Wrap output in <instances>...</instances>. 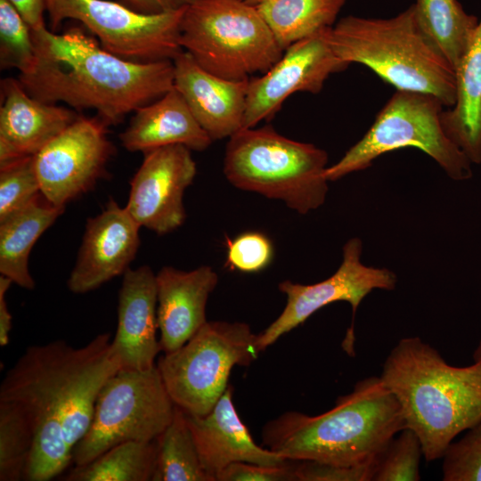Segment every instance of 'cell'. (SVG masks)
Listing matches in <instances>:
<instances>
[{
  "instance_id": "obj_1",
  "label": "cell",
  "mask_w": 481,
  "mask_h": 481,
  "mask_svg": "<svg viewBox=\"0 0 481 481\" xmlns=\"http://www.w3.org/2000/svg\"><path fill=\"white\" fill-rule=\"evenodd\" d=\"M111 340L105 332L80 347L64 340L33 345L4 376L0 401L18 404L34 432L25 480L48 481L72 463L102 387L121 369Z\"/></svg>"
},
{
  "instance_id": "obj_2",
  "label": "cell",
  "mask_w": 481,
  "mask_h": 481,
  "mask_svg": "<svg viewBox=\"0 0 481 481\" xmlns=\"http://www.w3.org/2000/svg\"><path fill=\"white\" fill-rule=\"evenodd\" d=\"M31 29L36 61L18 79L38 101L65 102L77 110L94 109L108 126H116L174 88L172 60L136 62L120 58L80 27L61 34L45 26Z\"/></svg>"
},
{
  "instance_id": "obj_3",
  "label": "cell",
  "mask_w": 481,
  "mask_h": 481,
  "mask_svg": "<svg viewBox=\"0 0 481 481\" xmlns=\"http://www.w3.org/2000/svg\"><path fill=\"white\" fill-rule=\"evenodd\" d=\"M398 402L405 428L419 437L427 461L441 459L462 432L481 421V363H447L418 337L398 341L379 376Z\"/></svg>"
},
{
  "instance_id": "obj_4",
  "label": "cell",
  "mask_w": 481,
  "mask_h": 481,
  "mask_svg": "<svg viewBox=\"0 0 481 481\" xmlns=\"http://www.w3.org/2000/svg\"><path fill=\"white\" fill-rule=\"evenodd\" d=\"M405 428L398 402L379 377L358 381L330 410L282 413L262 430L264 444L288 461L353 466L372 462Z\"/></svg>"
},
{
  "instance_id": "obj_5",
  "label": "cell",
  "mask_w": 481,
  "mask_h": 481,
  "mask_svg": "<svg viewBox=\"0 0 481 481\" xmlns=\"http://www.w3.org/2000/svg\"><path fill=\"white\" fill-rule=\"evenodd\" d=\"M329 40L342 61L368 67L396 90L454 104L455 71L420 28L412 4L387 19L346 16L330 29Z\"/></svg>"
},
{
  "instance_id": "obj_6",
  "label": "cell",
  "mask_w": 481,
  "mask_h": 481,
  "mask_svg": "<svg viewBox=\"0 0 481 481\" xmlns=\"http://www.w3.org/2000/svg\"><path fill=\"white\" fill-rule=\"evenodd\" d=\"M327 163L324 150L285 137L271 126H255L229 138L224 174L238 189L281 200L306 214L325 201Z\"/></svg>"
},
{
  "instance_id": "obj_7",
  "label": "cell",
  "mask_w": 481,
  "mask_h": 481,
  "mask_svg": "<svg viewBox=\"0 0 481 481\" xmlns=\"http://www.w3.org/2000/svg\"><path fill=\"white\" fill-rule=\"evenodd\" d=\"M180 44L207 71L230 80L266 72L283 54L255 5L194 0L184 10Z\"/></svg>"
},
{
  "instance_id": "obj_8",
  "label": "cell",
  "mask_w": 481,
  "mask_h": 481,
  "mask_svg": "<svg viewBox=\"0 0 481 481\" xmlns=\"http://www.w3.org/2000/svg\"><path fill=\"white\" fill-rule=\"evenodd\" d=\"M444 108L432 94L396 90L365 135L338 162L326 168V178L336 181L368 168L387 152L412 147L432 158L450 178L469 179L472 163L442 127Z\"/></svg>"
},
{
  "instance_id": "obj_9",
  "label": "cell",
  "mask_w": 481,
  "mask_h": 481,
  "mask_svg": "<svg viewBox=\"0 0 481 481\" xmlns=\"http://www.w3.org/2000/svg\"><path fill=\"white\" fill-rule=\"evenodd\" d=\"M259 353L257 335L249 324L208 321L156 365L175 405L189 415L204 416L228 387L232 368L249 365Z\"/></svg>"
},
{
  "instance_id": "obj_10",
  "label": "cell",
  "mask_w": 481,
  "mask_h": 481,
  "mask_svg": "<svg viewBox=\"0 0 481 481\" xmlns=\"http://www.w3.org/2000/svg\"><path fill=\"white\" fill-rule=\"evenodd\" d=\"M174 412L157 365L144 371L120 369L102 387L90 427L73 450L72 463L87 464L121 443L158 439Z\"/></svg>"
},
{
  "instance_id": "obj_11",
  "label": "cell",
  "mask_w": 481,
  "mask_h": 481,
  "mask_svg": "<svg viewBox=\"0 0 481 481\" xmlns=\"http://www.w3.org/2000/svg\"><path fill=\"white\" fill-rule=\"evenodd\" d=\"M183 9L143 14L108 0H47L53 31L66 19L79 21L108 52L128 61L174 60L183 51L180 24Z\"/></svg>"
},
{
  "instance_id": "obj_12",
  "label": "cell",
  "mask_w": 481,
  "mask_h": 481,
  "mask_svg": "<svg viewBox=\"0 0 481 481\" xmlns=\"http://www.w3.org/2000/svg\"><path fill=\"white\" fill-rule=\"evenodd\" d=\"M108 126L98 116L79 115L35 155L41 193L49 202L65 207L107 175L115 153Z\"/></svg>"
},
{
  "instance_id": "obj_13",
  "label": "cell",
  "mask_w": 481,
  "mask_h": 481,
  "mask_svg": "<svg viewBox=\"0 0 481 481\" xmlns=\"http://www.w3.org/2000/svg\"><path fill=\"white\" fill-rule=\"evenodd\" d=\"M362 251V240L352 238L343 247V259L339 267L329 278L313 284L281 281L279 289L287 297L286 306L281 314L257 334L259 351L266 349L327 305L337 301L347 302L355 315L361 302L372 290L394 289L395 274L387 268L363 264Z\"/></svg>"
},
{
  "instance_id": "obj_14",
  "label": "cell",
  "mask_w": 481,
  "mask_h": 481,
  "mask_svg": "<svg viewBox=\"0 0 481 481\" xmlns=\"http://www.w3.org/2000/svg\"><path fill=\"white\" fill-rule=\"evenodd\" d=\"M330 28L293 43L266 72L249 78L242 128L270 120L295 93H320L330 75L349 66L330 45Z\"/></svg>"
},
{
  "instance_id": "obj_15",
  "label": "cell",
  "mask_w": 481,
  "mask_h": 481,
  "mask_svg": "<svg viewBox=\"0 0 481 481\" xmlns=\"http://www.w3.org/2000/svg\"><path fill=\"white\" fill-rule=\"evenodd\" d=\"M196 173L191 150L183 145L144 151L126 209L141 227L159 235L173 232L185 220L183 194Z\"/></svg>"
},
{
  "instance_id": "obj_16",
  "label": "cell",
  "mask_w": 481,
  "mask_h": 481,
  "mask_svg": "<svg viewBox=\"0 0 481 481\" xmlns=\"http://www.w3.org/2000/svg\"><path fill=\"white\" fill-rule=\"evenodd\" d=\"M140 228L125 207L110 199L99 215L87 219L68 289L84 294L124 274L138 251Z\"/></svg>"
},
{
  "instance_id": "obj_17",
  "label": "cell",
  "mask_w": 481,
  "mask_h": 481,
  "mask_svg": "<svg viewBox=\"0 0 481 481\" xmlns=\"http://www.w3.org/2000/svg\"><path fill=\"white\" fill-rule=\"evenodd\" d=\"M157 281L150 266L128 268L118 301V325L111 340L121 369L144 371L156 366L161 346L157 339Z\"/></svg>"
},
{
  "instance_id": "obj_18",
  "label": "cell",
  "mask_w": 481,
  "mask_h": 481,
  "mask_svg": "<svg viewBox=\"0 0 481 481\" xmlns=\"http://www.w3.org/2000/svg\"><path fill=\"white\" fill-rule=\"evenodd\" d=\"M174 87L212 141L230 138L242 128L249 80H230L200 67L183 50L173 60Z\"/></svg>"
},
{
  "instance_id": "obj_19",
  "label": "cell",
  "mask_w": 481,
  "mask_h": 481,
  "mask_svg": "<svg viewBox=\"0 0 481 481\" xmlns=\"http://www.w3.org/2000/svg\"><path fill=\"white\" fill-rule=\"evenodd\" d=\"M228 386L211 411L204 416L186 413L202 466L211 478L234 462L281 466L290 462L268 448L256 444L240 420Z\"/></svg>"
},
{
  "instance_id": "obj_20",
  "label": "cell",
  "mask_w": 481,
  "mask_h": 481,
  "mask_svg": "<svg viewBox=\"0 0 481 481\" xmlns=\"http://www.w3.org/2000/svg\"><path fill=\"white\" fill-rule=\"evenodd\" d=\"M79 114L32 97L19 79L1 81L0 163L34 156Z\"/></svg>"
},
{
  "instance_id": "obj_21",
  "label": "cell",
  "mask_w": 481,
  "mask_h": 481,
  "mask_svg": "<svg viewBox=\"0 0 481 481\" xmlns=\"http://www.w3.org/2000/svg\"><path fill=\"white\" fill-rule=\"evenodd\" d=\"M159 343L170 353L186 343L208 321L206 307L218 282L208 265L192 271L162 267L156 274Z\"/></svg>"
},
{
  "instance_id": "obj_22",
  "label": "cell",
  "mask_w": 481,
  "mask_h": 481,
  "mask_svg": "<svg viewBox=\"0 0 481 481\" xmlns=\"http://www.w3.org/2000/svg\"><path fill=\"white\" fill-rule=\"evenodd\" d=\"M119 140L127 151L143 153L168 145L201 151L213 142L175 87L137 109Z\"/></svg>"
},
{
  "instance_id": "obj_23",
  "label": "cell",
  "mask_w": 481,
  "mask_h": 481,
  "mask_svg": "<svg viewBox=\"0 0 481 481\" xmlns=\"http://www.w3.org/2000/svg\"><path fill=\"white\" fill-rule=\"evenodd\" d=\"M455 102L443 110L442 127L472 164H481V20L455 69Z\"/></svg>"
},
{
  "instance_id": "obj_24",
  "label": "cell",
  "mask_w": 481,
  "mask_h": 481,
  "mask_svg": "<svg viewBox=\"0 0 481 481\" xmlns=\"http://www.w3.org/2000/svg\"><path fill=\"white\" fill-rule=\"evenodd\" d=\"M65 207L49 202L42 193L20 210L0 223V273L26 289H34L29 271L30 251Z\"/></svg>"
},
{
  "instance_id": "obj_25",
  "label": "cell",
  "mask_w": 481,
  "mask_h": 481,
  "mask_svg": "<svg viewBox=\"0 0 481 481\" xmlns=\"http://www.w3.org/2000/svg\"><path fill=\"white\" fill-rule=\"evenodd\" d=\"M412 6L420 28L455 71L479 20L457 0H416Z\"/></svg>"
},
{
  "instance_id": "obj_26",
  "label": "cell",
  "mask_w": 481,
  "mask_h": 481,
  "mask_svg": "<svg viewBox=\"0 0 481 481\" xmlns=\"http://www.w3.org/2000/svg\"><path fill=\"white\" fill-rule=\"evenodd\" d=\"M346 0H261L256 5L284 51L293 43L334 26Z\"/></svg>"
},
{
  "instance_id": "obj_27",
  "label": "cell",
  "mask_w": 481,
  "mask_h": 481,
  "mask_svg": "<svg viewBox=\"0 0 481 481\" xmlns=\"http://www.w3.org/2000/svg\"><path fill=\"white\" fill-rule=\"evenodd\" d=\"M159 438L150 442L118 444L87 464L75 466L66 481H152Z\"/></svg>"
},
{
  "instance_id": "obj_28",
  "label": "cell",
  "mask_w": 481,
  "mask_h": 481,
  "mask_svg": "<svg viewBox=\"0 0 481 481\" xmlns=\"http://www.w3.org/2000/svg\"><path fill=\"white\" fill-rule=\"evenodd\" d=\"M152 481H212L202 466L186 413L176 405L171 422L159 437Z\"/></svg>"
},
{
  "instance_id": "obj_29",
  "label": "cell",
  "mask_w": 481,
  "mask_h": 481,
  "mask_svg": "<svg viewBox=\"0 0 481 481\" xmlns=\"http://www.w3.org/2000/svg\"><path fill=\"white\" fill-rule=\"evenodd\" d=\"M34 446L29 418L16 404L0 401V480H25Z\"/></svg>"
},
{
  "instance_id": "obj_30",
  "label": "cell",
  "mask_w": 481,
  "mask_h": 481,
  "mask_svg": "<svg viewBox=\"0 0 481 481\" xmlns=\"http://www.w3.org/2000/svg\"><path fill=\"white\" fill-rule=\"evenodd\" d=\"M424 457L419 437L405 428L376 456L371 481L420 480V459Z\"/></svg>"
},
{
  "instance_id": "obj_31",
  "label": "cell",
  "mask_w": 481,
  "mask_h": 481,
  "mask_svg": "<svg viewBox=\"0 0 481 481\" xmlns=\"http://www.w3.org/2000/svg\"><path fill=\"white\" fill-rule=\"evenodd\" d=\"M36 61L32 29L7 0H0V68L30 72Z\"/></svg>"
},
{
  "instance_id": "obj_32",
  "label": "cell",
  "mask_w": 481,
  "mask_h": 481,
  "mask_svg": "<svg viewBox=\"0 0 481 481\" xmlns=\"http://www.w3.org/2000/svg\"><path fill=\"white\" fill-rule=\"evenodd\" d=\"M40 193L35 155L0 163V223Z\"/></svg>"
},
{
  "instance_id": "obj_33",
  "label": "cell",
  "mask_w": 481,
  "mask_h": 481,
  "mask_svg": "<svg viewBox=\"0 0 481 481\" xmlns=\"http://www.w3.org/2000/svg\"><path fill=\"white\" fill-rule=\"evenodd\" d=\"M442 459L444 481H481V421L454 440Z\"/></svg>"
},
{
  "instance_id": "obj_34",
  "label": "cell",
  "mask_w": 481,
  "mask_h": 481,
  "mask_svg": "<svg viewBox=\"0 0 481 481\" xmlns=\"http://www.w3.org/2000/svg\"><path fill=\"white\" fill-rule=\"evenodd\" d=\"M273 257V243L262 232H247L228 240L226 265L232 270L257 273L266 268Z\"/></svg>"
},
{
  "instance_id": "obj_35",
  "label": "cell",
  "mask_w": 481,
  "mask_h": 481,
  "mask_svg": "<svg viewBox=\"0 0 481 481\" xmlns=\"http://www.w3.org/2000/svg\"><path fill=\"white\" fill-rule=\"evenodd\" d=\"M373 461L353 466L314 461L293 462L297 481H371Z\"/></svg>"
},
{
  "instance_id": "obj_36",
  "label": "cell",
  "mask_w": 481,
  "mask_h": 481,
  "mask_svg": "<svg viewBox=\"0 0 481 481\" xmlns=\"http://www.w3.org/2000/svg\"><path fill=\"white\" fill-rule=\"evenodd\" d=\"M294 462L281 466H265L250 462H234L224 468L216 481H296Z\"/></svg>"
},
{
  "instance_id": "obj_37",
  "label": "cell",
  "mask_w": 481,
  "mask_h": 481,
  "mask_svg": "<svg viewBox=\"0 0 481 481\" xmlns=\"http://www.w3.org/2000/svg\"><path fill=\"white\" fill-rule=\"evenodd\" d=\"M194 0H120L128 8L143 14H160L185 8Z\"/></svg>"
},
{
  "instance_id": "obj_38",
  "label": "cell",
  "mask_w": 481,
  "mask_h": 481,
  "mask_svg": "<svg viewBox=\"0 0 481 481\" xmlns=\"http://www.w3.org/2000/svg\"><path fill=\"white\" fill-rule=\"evenodd\" d=\"M21 14L31 29L45 26L44 12L46 11L47 0H7Z\"/></svg>"
},
{
  "instance_id": "obj_39",
  "label": "cell",
  "mask_w": 481,
  "mask_h": 481,
  "mask_svg": "<svg viewBox=\"0 0 481 481\" xmlns=\"http://www.w3.org/2000/svg\"><path fill=\"white\" fill-rule=\"evenodd\" d=\"M13 283L11 279L0 276V346H5L9 343L12 330V314L6 303V293Z\"/></svg>"
},
{
  "instance_id": "obj_40",
  "label": "cell",
  "mask_w": 481,
  "mask_h": 481,
  "mask_svg": "<svg viewBox=\"0 0 481 481\" xmlns=\"http://www.w3.org/2000/svg\"><path fill=\"white\" fill-rule=\"evenodd\" d=\"M473 359L474 362H478L481 363V340L474 352Z\"/></svg>"
},
{
  "instance_id": "obj_41",
  "label": "cell",
  "mask_w": 481,
  "mask_h": 481,
  "mask_svg": "<svg viewBox=\"0 0 481 481\" xmlns=\"http://www.w3.org/2000/svg\"><path fill=\"white\" fill-rule=\"evenodd\" d=\"M240 2H244L246 4H251V5H257L261 0H237Z\"/></svg>"
}]
</instances>
